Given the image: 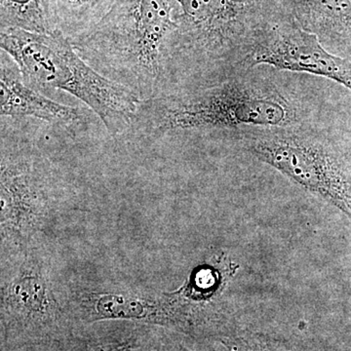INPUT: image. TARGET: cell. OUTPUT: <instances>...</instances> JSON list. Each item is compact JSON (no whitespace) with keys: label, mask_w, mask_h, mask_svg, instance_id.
<instances>
[{"label":"cell","mask_w":351,"mask_h":351,"mask_svg":"<svg viewBox=\"0 0 351 351\" xmlns=\"http://www.w3.org/2000/svg\"><path fill=\"white\" fill-rule=\"evenodd\" d=\"M178 9L175 0H117L91 31L71 43L92 68L141 101L156 98L169 91Z\"/></svg>","instance_id":"1"},{"label":"cell","mask_w":351,"mask_h":351,"mask_svg":"<svg viewBox=\"0 0 351 351\" xmlns=\"http://www.w3.org/2000/svg\"><path fill=\"white\" fill-rule=\"evenodd\" d=\"M297 121L294 105L276 88L232 78L142 101L132 130L159 136L241 126L276 128Z\"/></svg>","instance_id":"2"},{"label":"cell","mask_w":351,"mask_h":351,"mask_svg":"<svg viewBox=\"0 0 351 351\" xmlns=\"http://www.w3.org/2000/svg\"><path fill=\"white\" fill-rule=\"evenodd\" d=\"M0 31L1 51L17 64L27 85L40 92L56 89L73 95L101 119L112 136L132 130L142 101L123 85L92 68L63 34Z\"/></svg>","instance_id":"3"},{"label":"cell","mask_w":351,"mask_h":351,"mask_svg":"<svg viewBox=\"0 0 351 351\" xmlns=\"http://www.w3.org/2000/svg\"><path fill=\"white\" fill-rule=\"evenodd\" d=\"M51 162L32 143L1 122V258L49 245L60 215L62 188Z\"/></svg>","instance_id":"4"},{"label":"cell","mask_w":351,"mask_h":351,"mask_svg":"<svg viewBox=\"0 0 351 351\" xmlns=\"http://www.w3.org/2000/svg\"><path fill=\"white\" fill-rule=\"evenodd\" d=\"M1 350L55 351L75 330L53 270L49 245L1 258Z\"/></svg>","instance_id":"5"},{"label":"cell","mask_w":351,"mask_h":351,"mask_svg":"<svg viewBox=\"0 0 351 351\" xmlns=\"http://www.w3.org/2000/svg\"><path fill=\"white\" fill-rule=\"evenodd\" d=\"M241 142L261 162L337 208L351 221L350 167L331 143L293 125L249 132Z\"/></svg>","instance_id":"6"},{"label":"cell","mask_w":351,"mask_h":351,"mask_svg":"<svg viewBox=\"0 0 351 351\" xmlns=\"http://www.w3.org/2000/svg\"><path fill=\"white\" fill-rule=\"evenodd\" d=\"M239 265L225 252L191 270L181 287L166 292L170 329L195 337H228L226 292Z\"/></svg>","instance_id":"7"},{"label":"cell","mask_w":351,"mask_h":351,"mask_svg":"<svg viewBox=\"0 0 351 351\" xmlns=\"http://www.w3.org/2000/svg\"><path fill=\"white\" fill-rule=\"evenodd\" d=\"M253 68L267 64L282 71L322 76L351 91V61L329 52L315 34L302 29L294 15L258 32L247 55Z\"/></svg>","instance_id":"8"},{"label":"cell","mask_w":351,"mask_h":351,"mask_svg":"<svg viewBox=\"0 0 351 351\" xmlns=\"http://www.w3.org/2000/svg\"><path fill=\"white\" fill-rule=\"evenodd\" d=\"M61 293L75 328L101 321H131L168 327L164 292L117 285L69 283L61 286Z\"/></svg>","instance_id":"9"},{"label":"cell","mask_w":351,"mask_h":351,"mask_svg":"<svg viewBox=\"0 0 351 351\" xmlns=\"http://www.w3.org/2000/svg\"><path fill=\"white\" fill-rule=\"evenodd\" d=\"M176 49L218 52L237 38L242 27L247 0H175Z\"/></svg>","instance_id":"10"},{"label":"cell","mask_w":351,"mask_h":351,"mask_svg":"<svg viewBox=\"0 0 351 351\" xmlns=\"http://www.w3.org/2000/svg\"><path fill=\"white\" fill-rule=\"evenodd\" d=\"M0 117L21 119L34 117L50 124L73 127L83 119L78 108L47 98L24 82L19 66L6 52L0 56Z\"/></svg>","instance_id":"11"},{"label":"cell","mask_w":351,"mask_h":351,"mask_svg":"<svg viewBox=\"0 0 351 351\" xmlns=\"http://www.w3.org/2000/svg\"><path fill=\"white\" fill-rule=\"evenodd\" d=\"M101 321L76 328L55 351H157L160 327L131 321Z\"/></svg>","instance_id":"12"},{"label":"cell","mask_w":351,"mask_h":351,"mask_svg":"<svg viewBox=\"0 0 351 351\" xmlns=\"http://www.w3.org/2000/svg\"><path fill=\"white\" fill-rule=\"evenodd\" d=\"M302 29L320 43L351 52V0H285Z\"/></svg>","instance_id":"13"},{"label":"cell","mask_w":351,"mask_h":351,"mask_svg":"<svg viewBox=\"0 0 351 351\" xmlns=\"http://www.w3.org/2000/svg\"><path fill=\"white\" fill-rule=\"evenodd\" d=\"M54 31L71 43L85 36L112 9L117 0H41Z\"/></svg>","instance_id":"14"},{"label":"cell","mask_w":351,"mask_h":351,"mask_svg":"<svg viewBox=\"0 0 351 351\" xmlns=\"http://www.w3.org/2000/svg\"><path fill=\"white\" fill-rule=\"evenodd\" d=\"M5 29L54 32L41 0H0V29Z\"/></svg>","instance_id":"15"},{"label":"cell","mask_w":351,"mask_h":351,"mask_svg":"<svg viewBox=\"0 0 351 351\" xmlns=\"http://www.w3.org/2000/svg\"><path fill=\"white\" fill-rule=\"evenodd\" d=\"M219 341L230 351H290L278 341L257 335L228 336Z\"/></svg>","instance_id":"16"},{"label":"cell","mask_w":351,"mask_h":351,"mask_svg":"<svg viewBox=\"0 0 351 351\" xmlns=\"http://www.w3.org/2000/svg\"><path fill=\"white\" fill-rule=\"evenodd\" d=\"M157 351H191L188 350L182 343L175 339L166 337L165 332H163L162 338H161L160 343H159Z\"/></svg>","instance_id":"17"},{"label":"cell","mask_w":351,"mask_h":351,"mask_svg":"<svg viewBox=\"0 0 351 351\" xmlns=\"http://www.w3.org/2000/svg\"><path fill=\"white\" fill-rule=\"evenodd\" d=\"M2 351V350H1Z\"/></svg>","instance_id":"18"}]
</instances>
